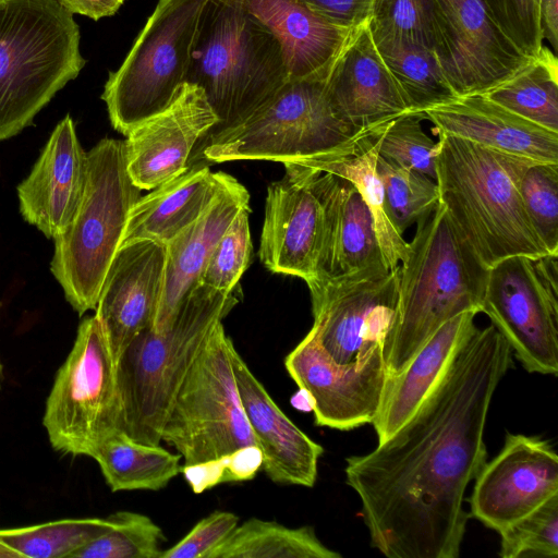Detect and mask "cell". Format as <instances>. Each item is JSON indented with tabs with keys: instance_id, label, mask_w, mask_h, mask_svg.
<instances>
[{
	"instance_id": "cell-1",
	"label": "cell",
	"mask_w": 558,
	"mask_h": 558,
	"mask_svg": "<svg viewBox=\"0 0 558 558\" xmlns=\"http://www.w3.org/2000/svg\"><path fill=\"white\" fill-rule=\"evenodd\" d=\"M511 365L497 329L476 328L411 417L371 452L345 459L347 484L380 554L459 557L465 490L487 461V414Z\"/></svg>"
},
{
	"instance_id": "cell-2",
	"label": "cell",
	"mask_w": 558,
	"mask_h": 558,
	"mask_svg": "<svg viewBox=\"0 0 558 558\" xmlns=\"http://www.w3.org/2000/svg\"><path fill=\"white\" fill-rule=\"evenodd\" d=\"M439 201L481 263L549 254L525 211L521 182L533 161L438 134Z\"/></svg>"
},
{
	"instance_id": "cell-3",
	"label": "cell",
	"mask_w": 558,
	"mask_h": 558,
	"mask_svg": "<svg viewBox=\"0 0 558 558\" xmlns=\"http://www.w3.org/2000/svg\"><path fill=\"white\" fill-rule=\"evenodd\" d=\"M401 263L397 316L384 345L389 376L447 320L464 312L482 313L488 278V268L440 203L416 223Z\"/></svg>"
},
{
	"instance_id": "cell-4",
	"label": "cell",
	"mask_w": 558,
	"mask_h": 558,
	"mask_svg": "<svg viewBox=\"0 0 558 558\" xmlns=\"http://www.w3.org/2000/svg\"><path fill=\"white\" fill-rule=\"evenodd\" d=\"M240 289L221 292L198 283L161 331L142 330L117 360L120 429L148 445L161 432L174 398L215 327L239 302Z\"/></svg>"
},
{
	"instance_id": "cell-5",
	"label": "cell",
	"mask_w": 558,
	"mask_h": 558,
	"mask_svg": "<svg viewBox=\"0 0 558 558\" xmlns=\"http://www.w3.org/2000/svg\"><path fill=\"white\" fill-rule=\"evenodd\" d=\"M85 64L57 0H0V141L19 134Z\"/></svg>"
},
{
	"instance_id": "cell-6",
	"label": "cell",
	"mask_w": 558,
	"mask_h": 558,
	"mask_svg": "<svg viewBox=\"0 0 558 558\" xmlns=\"http://www.w3.org/2000/svg\"><path fill=\"white\" fill-rule=\"evenodd\" d=\"M290 80L275 36L242 0H209L187 82L199 86L228 128L274 96Z\"/></svg>"
},
{
	"instance_id": "cell-7",
	"label": "cell",
	"mask_w": 558,
	"mask_h": 558,
	"mask_svg": "<svg viewBox=\"0 0 558 558\" xmlns=\"http://www.w3.org/2000/svg\"><path fill=\"white\" fill-rule=\"evenodd\" d=\"M141 191L128 171L124 141L104 138L87 153L83 197L69 226L53 239L50 263L66 301L80 316L96 308Z\"/></svg>"
},
{
	"instance_id": "cell-8",
	"label": "cell",
	"mask_w": 558,
	"mask_h": 558,
	"mask_svg": "<svg viewBox=\"0 0 558 558\" xmlns=\"http://www.w3.org/2000/svg\"><path fill=\"white\" fill-rule=\"evenodd\" d=\"M326 77L289 80L236 123L209 132L201 157L209 162L312 157L353 141L356 131L331 105Z\"/></svg>"
},
{
	"instance_id": "cell-9",
	"label": "cell",
	"mask_w": 558,
	"mask_h": 558,
	"mask_svg": "<svg viewBox=\"0 0 558 558\" xmlns=\"http://www.w3.org/2000/svg\"><path fill=\"white\" fill-rule=\"evenodd\" d=\"M209 0H159L102 93L112 126L126 135L165 109L187 82Z\"/></svg>"
},
{
	"instance_id": "cell-10",
	"label": "cell",
	"mask_w": 558,
	"mask_h": 558,
	"mask_svg": "<svg viewBox=\"0 0 558 558\" xmlns=\"http://www.w3.org/2000/svg\"><path fill=\"white\" fill-rule=\"evenodd\" d=\"M232 344L220 322L190 368L163 424L161 441L179 452L184 466L257 447L236 387Z\"/></svg>"
},
{
	"instance_id": "cell-11",
	"label": "cell",
	"mask_w": 558,
	"mask_h": 558,
	"mask_svg": "<svg viewBox=\"0 0 558 558\" xmlns=\"http://www.w3.org/2000/svg\"><path fill=\"white\" fill-rule=\"evenodd\" d=\"M116 363L99 318H84L46 401L43 424L56 451L92 458L120 429Z\"/></svg>"
},
{
	"instance_id": "cell-12",
	"label": "cell",
	"mask_w": 558,
	"mask_h": 558,
	"mask_svg": "<svg viewBox=\"0 0 558 558\" xmlns=\"http://www.w3.org/2000/svg\"><path fill=\"white\" fill-rule=\"evenodd\" d=\"M306 284L311 331L326 355L342 366L387 369L384 345L397 316L399 267L319 275Z\"/></svg>"
},
{
	"instance_id": "cell-13",
	"label": "cell",
	"mask_w": 558,
	"mask_h": 558,
	"mask_svg": "<svg viewBox=\"0 0 558 558\" xmlns=\"http://www.w3.org/2000/svg\"><path fill=\"white\" fill-rule=\"evenodd\" d=\"M482 313L529 373L558 374V254L512 256L488 269Z\"/></svg>"
},
{
	"instance_id": "cell-14",
	"label": "cell",
	"mask_w": 558,
	"mask_h": 558,
	"mask_svg": "<svg viewBox=\"0 0 558 558\" xmlns=\"http://www.w3.org/2000/svg\"><path fill=\"white\" fill-rule=\"evenodd\" d=\"M433 34L435 54L458 97L487 93L532 59L485 0H434Z\"/></svg>"
},
{
	"instance_id": "cell-15",
	"label": "cell",
	"mask_w": 558,
	"mask_h": 558,
	"mask_svg": "<svg viewBox=\"0 0 558 558\" xmlns=\"http://www.w3.org/2000/svg\"><path fill=\"white\" fill-rule=\"evenodd\" d=\"M558 494V454L549 440L507 433L474 478L471 517L498 534Z\"/></svg>"
},
{
	"instance_id": "cell-16",
	"label": "cell",
	"mask_w": 558,
	"mask_h": 558,
	"mask_svg": "<svg viewBox=\"0 0 558 558\" xmlns=\"http://www.w3.org/2000/svg\"><path fill=\"white\" fill-rule=\"evenodd\" d=\"M219 124L204 90L185 82L171 102L125 136L126 167L141 190H153L183 173L197 141Z\"/></svg>"
},
{
	"instance_id": "cell-17",
	"label": "cell",
	"mask_w": 558,
	"mask_h": 558,
	"mask_svg": "<svg viewBox=\"0 0 558 558\" xmlns=\"http://www.w3.org/2000/svg\"><path fill=\"white\" fill-rule=\"evenodd\" d=\"M284 366L308 398L315 424L337 430L372 424L389 376L385 368L333 363L311 330L286 356Z\"/></svg>"
},
{
	"instance_id": "cell-18",
	"label": "cell",
	"mask_w": 558,
	"mask_h": 558,
	"mask_svg": "<svg viewBox=\"0 0 558 558\" xmlns=\"http://www.w3.org/2000/svg\"><path fill=\"white\" fill-rule=\"evenodd\" d=\"M283 166L284 177L267 189L258 254L270 271L308 283L318 277L323 207L307 174Z\"/></svg>"
},
{
	"instance_id": "cell-19",
	"label": "cell",
	"mask_w": 558,
	"mask_h": 558,
	"mask_svg": "<svg viewBox=\"0 0 558 558\" xmlns=\"http://www.w3.org/2000/svg\"><path fill=\"white\" fill-rule=\"evenodd\" d=\"M165 265L166 245L156 241L136 240L118 248L95 308L116 362L142 330L154 326Z\"/></svg>"
},
{
	"instance_id": "cell-20",
	"label": "cell",
	"mask_w": 558,
	"mask_h": 558,
	"mask_svg": "<svg viewBox=\"0 0 558 558\" xmlns=\"http://www.w3.org/2000/svg\"><path fill=\"white\" fill-rule=\"evenodd\" d=\"M340 118L365 131L410 113L407 101L379 56L368 22L352 31L325 80Z\"/></svg>"
},
{
	"instance_id": "cell-21",
	"label": "cell",
	"mask_w": 558,
	"mask_h": 558,
	"mask_svg": "<svg viewBox=\"0 0 558 558\" xmlns=\"http://www.w3.org/2000/svg\"><path fill=\"white\" fill-rule=\"evenodd\" d=\"M87 153L70 116L52 131L29 174L17 185L24 220L54 239L73 219L83 197Z\"/></svg>"
},
{
	"instance_id": "cell-22",
	"label": "cell",
	"mask_w": 558,
	"mask_h": 558,
	"mask_svg": "<svg viewBox=\"0 0 558 558\" xmlns=\"http://www.w3.org/2000/svg\"><path fill=\"white\" fill-rule=\"evenodd\" d=\"M231 364L241 403L262 453V469L278 484L313 487L324 448L299 428L231 345Z\"/></svg>"
},
{
	"instance_id": "cell-23",
	"label": "cell",
	"mask_w": 558,
	"mask_h": 558,
	"mask_svg": "<svg viewBox=\"0 0 558 558\" xmlns=\"http://www.w3.org/2000/svg\"><path fill=\"white\" fill-rule=\"evenodd\" d=\"M291 165L307 174L323 207L318 276L386 267L372 214L357 190L342 178Z\"/></svg>"
},
{
	"instance_id": "cell-24",
	"label": "cell",
	"mask_w": 558,
	"mask_h": 558,
	"mask_svg": "<svg viewBox=\"0 0 558 558\" xmlns=\"http://www.w3.org/2000/svg\"><path fill=\"white\" fill-rule=\"evenodd\" d=\"M422 114L438 134L533 162L558 163V133L511 112L483 94L458 97Z\"/></svg>"
},
{
	"instance_id": "cell-25",
	"label": "cell",
	"mask_w": 558,
	"mask_h": 558,
	"mask_svg": "<svg viewBox=\"0 0 558 558\" xmlns=\"http://www.w3.org/2000/svg\"><path fill=\"white\" fill-rule=\"evenodd\" d=\"M247 190L233 177L225 184L209 207L189 227L166 244L165 279L153 329L168 327L178 308L198 284L201 272L219 238L246 207Z\"/></svg>"
},
{
	"instance_id": "cell-26",
	"label": "cell",
	"mask_w": 558,
	"mask_h": 558,
	"mask_svg": "<svg viewBox=\"0 0 558 558\" xmlns=\"http://www.w3.org/2000/svg\"><path fill=\"white\" fill-rule=\"evenodd\" d=\"M242 1L277 39L290 80L326 77L352 33L302 0Z\"/></svg>"
},
{
	"instance_id": "cell-27",
	"label": "cell",
	"mask_w": 558,
	"mask_h": 558,
	"mask_svg": "<svg viewBox=\"0 0 558 558\" xmlns=\"http://www.w3.org/2000/svg\"><path fill=\"white\" fill-rule=\"evenodd\" d=\"M475 312L442 324L396 375L388 376L380 408L372 422L378 442L402 426L435 386L452 356L476 330Z\"/></svg>"
},
{
	"instance_id": "cell-28",
	"label": "cell",
	"mask_w": 558,
	"mask_h": 558,
	"mask_svg": "<svg viewBox=\"0 0 558 558\" xmlns=\"http://www.w3.org/2000/svg\"><path fill=\"white\" fill-rule=\"evenodd\" d=\"M227 173L194 165L141 196L133 206L122 242L150 240L167 244L193 223L222 189Z\"/></svg>"
},
{
	"instance_id": "cell-29",
	"label": "cell",
	"mask_w": 558,
	"mask_h": 558,
	"mask_svg": "<svg viewBox=\"0 0 558 558\" xmlns=\"http://www.w3.org/2000/svg\"><path fill=\"white\" fill-rule=\"evenodd\" d=\"M387 124L365 130L353 141L331 151L283 162L330 173L350 182L372 214L384 263L393 270L405 258L408 242L395 230L387 216L384 186L377 172L379 147Z\"/></svg>"
},
{
	"instance_id": "cell-30",
	"label": "cell",
	"mask_w": 558,
	"mask_h": 558,
	"mask_svg": "<svg viewBox=\"0 0 558 558\" xmlns=\"http://www.w3.org/2000/svg\"><path fill=\"white\" fill-rule=\"evenodd\" d=\"M92 458L112 492L160 490L182 471L179 453L137 441L121 429L108 436Z\"/></svg>"
},
{
	"instance_id": "cell-31",
	"label": "cell",
	"mask_w": 558,
	"mask_h": 558,
	"mask_svg": "<svg viewBox=\"0 0 558 558\" xmlns=\"http://www.w3.org/2000/svg\"><path fill=\"white\" fill-rule=\"evenodd\" d=\"M371 35L410 113H423L458 98L445 77L434 49L402 36L372 32Z\"/></svg>"
},
{
	"instance_id": "cell-32",
	"label": "cell",
	"mask_w": 558,
	"mask_h": 558,
	"mask_svg": "<svg viewBox=\"0 0 558 558\" xmlns=\"http://www.w3.org/2000/svg\"><path fill=\"white\" fill-rule=\"evenodd\" d=\"M511 112L558 133V60L543 46L513 75L483 94Z\"/></svg>"
},
{
	"instance_id": "cell-33",
	"label": "cell",
	"mask_w": 558,
	"mask_h": 558,
	"mask_svg": "<svg viewBox=\"0 0 558 558\" xmlns=\"http://www.w3.org/2000/svg\"><path fill=\"white\" fill-rule=\"evenodd\" d=\"M206 558H341L324 545L311 525L288 527L252 518L238 526Z\"/></svg>"
},
{
	"instance_id": "cell-34",
	"label": "cell",
	"mask_w": 558,
	"mask_h": 558,
	"mask_svg": "<svg viewBox=\"0 0 558 558\" xmlns=\"http://www.w3.org/2000/svg\"><path fill=\"white\" fill-rule=\"evenodd\" d=\"M112 526L107 518L64 519L29 526L1 529L0 539L20 558H70Z\"/></svg>"
},
{
	"instance_id": "cell-35",
	"label": "cell",
	"mask_w": 558,
	"mask_h": 558,
	"mask_svg": "<svg viewBox=\"0 0 558 558\" xmlns=\"http://www.w3.org/2000/svg\"><path fill=\"white\" fill-rule=\"evenodd\" d=\"M377 172L385 193L387 216L395 230H405L429 216L439 205L436 181L378 156Z\"/></svg>"
},
{
	"instance_id": "cell-36",
	"label": "cell",
	"mask_w": 558,
	"mask_h": 558,
	"mask_svg": "<svg viewBox=\"0 0 558 558\" xmlns=\"http://www.w3.org/2000/svg\"><path fill=\"white\" fill-rule=\"evenodd\" d=\"M108 517L112 526L70 558H160L166 537L149 517L133 511Z\"/></svg>"
},
{
	"instance_id": "cell-37",
	"label": "cell",
	"mask_w": 558,
	"mask_h": 558,
	"mask_svg": "<svg viewBox=\"0 0 558 558\" xmlns=\"http://www.w3.org/2000/svg\"><path fill=\"white\" fill-rule=\"evenodd\" d=\"M250 207L243 208L219 238L201 272L198 283L221 292L239 288L252 257Z\"/></svg>"
},
{
	"instance_id": "cell-38",
	"label": "cell",
	"mask_w": 558,
	"mask_h": 558,
	"mask_svg": "<svg viewBox=\"0 0 558 558\" xmlns=\"http://www.w3.org/2000/svg\"><path fill=\"white\" fill-rule=\"evenodd\" d=\"M500 535L501 558L558 557V494L512 523Z\"/></svg>"
},
{
	"instance_id": "cell-39",
	"label": "cell",
	"mask_w": 558,
	"mask_h": 558,
	"mask_svg": "<svg viewBox=\"0 0 558 558\" xmlns=\"http://www.w3.org/2000/svg\"><path fill=\"white\" fill-rule=\"evenodd\" d=\"M521 195L538 238L549 254H558V163H531L522 178Z\"/></svg>"
},
{
	"instance_id": "cell-40",
	"label": "cell",
	"mask_w": 558,
	"mask_h": 558,
	"mask_svg": "<svg viewBox=\"0 0 558 558\" xmlns=\"http://www.w3.org/2000/svg\"><path fill=\"white\" fill-rule=\"evenodd\" d=\"M422 120V113H405L388 122L379 156L436 180L439 146L424 132Z\"/></svg>"
},
{
	"instance_id": "cell-41",
	"label": "cell",
	"mask_w": 558,
	"mask_h": 558,
	"mask_svg": "<svg viewBox=\"0 0 558 558\" xmlns=\"http://www.w3.org/2000/svg\"><path fill=\"white\" fill-rule=\"evenodd\" d=\"M434 0H372V33L402 36L434 49Z\"/></svg>"
},
{
	"instance_id": "cell-42",
	"label": "cell",
	"mask_w": 558,
	"mask_h": 558,
	"mask_svg": "<svg viewBox=\"0 0 558 558\" xmlns=\"http://www.w3.org/2000/svg\"><path fill=\"white\" fill-rule=\"evenodd\" d=\"M496 20L523 53L533 58L543 48L538 0H485Z\"/></svg>"
},
{
	"instance_id": "cell-43",
	"label": "cell",
	"mask_w": 558,
	"mask_h": 558,
	"mask_svg": "<svg viewBox=\"0 0 558 558\" xmlns=\"http://www.w3.org/2000/svg\"><path fill=\"white\" fill-rule=\"evenodd\" d=\"M262 468L257 447L241 449L216 461L194 466L182 465V473L195 494L219 483L252 480Z\"/></svg>"
},
{
	"instance_id": "cell-44",
	"label": "cell",
	"mask_w": 558,
	"mask_h": 558,
	"mask_svg": "<svg viewBox=\"0 0 558 558\" xmlns=\"http://www.w3.org/2000/svg\"><path fill=\"white\" fill-rule=\"evenodd\" d=\"M238 524L239 517L233 512L216 510L199 520L177 544L162 550L160 558H206Z\"/></svg>"
},
{
	"instance_id": "cell-45",
	"label": "cell",
	"mask_w": 558,
	"mask_h": 558,
	"mask_svg": "<svg viewBox=\"0 0 558 558\" xmlns=\"http://www.w3.org/2000/svg\"><path fill=\"white\" fill-rule=\"evenodd\" d=\"M331 23L353 31L368 22L372 0H302Z\"/></svg>"
},
{
	"instance_id": "cell-46",
	"label": "cell",
	"mask_w": 558,
	"mask_h": 558,
	"mask_svg": "<svg viewBox=\"0 0 558 558\" xmlns=\"http://www.w3.org/2000/svg\"><path fill=\"white\" fill-rule=\"evenodd\" d=\"M70 13L82 14L95 21L116 14L124 0H57Z\"/></svg>"
},
{
	"instance_id": "cell-47",
	"label": "cell",
	"mask_w": 558,
	"mask_h": 558,
	"mask_svg": "<svg viewBox=\"0 0 558 558\" xmlns=\"http://www.w3.org/2000/svg\"><path fill=\"white\" fill-rule=\"evenodd\" d=\"M539 26L543 40H547L554 52L558 50V0H538Z\"/></svg>"
},
{
	"instance_id": "cell-48",
	"label": "cell",
	"mask_w": 558,
	"mask_h": 558,
	"mask_svg": "<svg viewBox=\"0 0 558 558\" xmlns=\"http://www.w3.org/2000/svg\"><path fill=\"white\" fill-rule=\"evenodd\" d=\"M0 558H20L3 541L0 539Z\"/></svg>"
},
{
	"instance_id": "cell-49",
	"label": "cell",
	"mask_w": 558,
	"mask_h": 558,
	"mask_svg": "<svg viewBox=\"0 0 558 558\" xmlns=\"http://www.w3.org/2000/svg\"><path fill=\"white\" fill-rule=\"evenodd\" d=\"M1 306V304H0ZM3 365H2V362H1V359H0V391H1V388H2V383H3Z\"/></svg>"
}]
</instances>
